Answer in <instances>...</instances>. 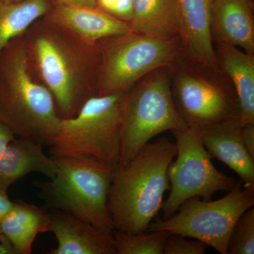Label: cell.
Listing matches in <instances>:
<instances>
[{"label": "cell", "mask_w": 254, "mask_h": 254, "mask_svg": "<svg viewBox=\"0 0 254 254\" xmlns=\"http://www.w3.org/2000/svg\"><path fill=\"white\" fill-rule=\"evenodd\" d=\"M22 39L30 69L53 95L60 118L75 116L97 95L98 43H86L44 17L33 23Z\"/></svg>", "instance_id": "obj_1"}, {"label": "cell", "mask_w": 254, "mask_h": 254, "mask_svg": "<svg viewBox=\"0 0 254 254\" xmlns=\"http://www.w3.org/2000/svg\"><path fill=\"white\" fill-rule=\"evenodd\" d=\"M176 153L175 143L161 137L114 170L108 206L115 230L127 233L148 230L170 190L168 169Z\"/></svg>", "instance_id": "obj_2"}, {"label": "cell", "mask_w": 254, "mask_h": 254, "mask_svg": "<svg viewBox=\"0 0 254 254\" xmlns=\"http://www.w3.org/2000/svg\"><path fill=\"white\" fill-rule=\"evenodd\" d=\"M60 118L53 95L33 76L22 36L0 53V122L15 136L50 145Z\"/></svg>", "instance_id": "obj_3"}, {"label": "cell", "mask_w": 254, "mask_h": 254, "mask_svg": "<svg viewBox=\"0 0 254 254\" xmlns=\"http://www.w3.org/2000/svg\"><path fill=\"white\" fill-rule=\"evenodd\" d=\"M53 158L56 175L50 181L36 183L47 204L113 235L108 201L115 169L91 157Z\"/></svg>", "instance_id": "obj_4"}, {"label": "cell", "mask_w": 254, "mask_h": 254, "mask_svg": "<svg viewBox=\"0 0 254 254\" xmlns=\"http://www.w3.org/2000/svg\"><path fill=\"white\" fill-rule=\"evenodd\" d=\"M126 93L95 95L72 118L60 120L51 156L91 157L118 168L123 144Z\"/></svg>", "instance_id": "obj_5"}, {"label": "cell", "mask_w": 254, "mask_h": 254, "mask_svg": "<svg viewBox=\"0 0 254 254\" xmlns=\"http://www.w3.org/2000/svg\"><path fill=\"white\" fill-rule=\"evenodd\" d=\"M100 66L97 95L127 93L148 73L172 67L182 56L180 38L131 33L98 43Z\"/></svg>", "instance_id": "obj_6"}, {"label": "cell", "mask_w": 254, "mask_h": 254, "mask_svg": "<svg viewBox=\"0 0 254 254\" xmlns=\"http://www.w3.org/2000/svg\"><path fill=\"white\" fill-rule=\"evenodd\" d=\"M187 126L174 101L170 68H160L148 73L125 95L118 167L128 163L153 137Z\"/></svg>", "instance_id": "obj_7"}, {"label": "cell", "mask_w": 254, "mask_h": 254, "mask_svg": "<svg viewBox=\"0 0 254 254\" xmlns=\"http://www.w3.org/2000/svg\"><path fill=\"white\" fill-rule=\"evenodd\" d=\"M254 205V186L237 182L220 199L190 198L173 215L151 222L148 231L177 234L203 242L219 254H227L232 229L242 214Z\"/></svg>", "instance_id": "obj_8"}, {"label": "cell", "mask_w": 254, "mask_h": 254, "mask_svg": "<svg viewBox=\"0 0 254 254\" xmlns=\"http://www.w3.org/2000/svg\"><path fill=\"white\" fill-rule=\"evenodd\" d=\"M170 69L174 101L187 126L201 128L239 118L236 94L225 75L195 67L181 57Z\"/></svg>", "instance_id": "obj_9"}, {"label": "cell", "mask_w": 254, "mask_h": 254, "mask_svg": "<svg viewBox=\"0 0 254 254\" xmlns=\"http://www.w3.org/2000/svg\"><path fill=\"white\" fill-rule=\"evenodd\" d=\"M173 133L176 138V160L168 169L170 192L162 205L163 219L175 213L190 198L210 200L214 193L230 191L237 183L233 177L214 166L198 128L187 126Z\"/></svg>", "instance_id": "obj_10"}, {"label": "cell", "mask_w": 254, "mask_h": 254, "mask_svg": "<svg viewBox=\"0 0 254 254\" xmlns=\"http://www.w3.org/2000/svg\"><path fill=\"white\" fill-rule=\"evenodd\" d=\"M214 0H178L182 60L195 67L223 74L213 45L210 25Z\"/></svg>", "instance_id": "obj_11"}, {"label": "cell", "mask_w": 254, "mask_h": 254, "mask_svg": "<svg viewBox=\"0 0 254 254\" xmlns=\"http://www.w3.org/2000/svg\"><path fill=\"white\" fill-rule=\"evenodd\" d=\"M50 213L49 232L58 242L50 254H118L113 235L66 212Z\"/></svg>", "instance_id": "obj_12"}, {"label": "cell", "mask_w": 254, "mask_h": 254, "mask_svg": "<svg viewBox=\"0 0 254 254\" xmlns=\"http://www.w3.org/2000/svg\"><path fill=\"white\" fill-rule=\"evenodd\" d=\"M240 118H233L198 128L203 144L212 158L237 174L245 186H254V158L244 144Z\"/></svg>", "instance_id": "obj_13"}, {"label": "cell", "mask_w": 254, "mask_h": 254, "mask_svg": "<svg viewBox=\"0 0 254 254\" xmlns=\"http://www.w3.org/2000/svg\"><path fill=\"white\" fill-rule=\"evenodd\" d=\"M44 18L91 44L133 32L128 23L117 19L96 6L54 5Z\"/></svg>", "instance_id": "obj_14"}, {"label": "cell", "mask_w": 254, "mask_h": 254, "mask_svg": "<svg viewBox=\"0 0 254 254\" xmlns=\"http://www.w3.org/2000/svg\"><path fill=\"white\" fill-rule=\"evenodd\" d=\"M252 0H214L212 40L216 45L240 47L254 55V14Z\"/></svg>", "instance_id": "obj_15"}, {"label": "cell", "mask_w": 254, "mask_h": 254, "mask_svg": "<svg viewBox=\"0 0 254 254\" xmlns=\"http://www.w3.org/2000/svg\"><path fill=\"white\" fill-rule=\"evenodd\" d=\"M43 145L28 138H14L0 154V187L4 190L30 173L53 179L58 171L56 161L48 157Z\"/></svg>", "instance_id": "obj_16"}, {"label": "cell", "mask_w": 254, "mask_h": 254, "mask_svg": "<svg viewBox=\"0 0 254 254\" xmlns=\"http://www.w3.org/2000/svg\"><path fill=\"white\" fill-rule=\"evenodd\" d=\"M215 50L220 69L236 94L241 123L254 124V55L229 45H216Z\"/></svg>", "instance_id": "obj_17"}, {"label": "cell", "mask_w": 254, "mask_h": 254, "mask_svg": "<svg viewBox=\"0 0 254 254\" xmlns=\"http://www.w3.org/2000/svg\"><path fill=\"white\" fill-rule=\"evenodd\" d=\"M50 220L46 208L16 200L0 222V227L16 254H30L36 237L49 232Z\"/></svg>", "instance_id": "obj_18"}, {"label": "cell", "mask_w": 254, "mask_h": 254, "mask_svg": "<svg viewBox=\"0 0 254 254\" xmlns=\"http://www.w3.org/2000/svg\"><path fill=\"white\" fill-rule=\"evenodd\" d=\"M129 26L147 36L179 38L178 0H133Z\"/></svg>", "instance_id": "obj_19"}, {"label": "cell", "mask_w": 254, "mask_h": 254, "mask_svg": "<svg viewBox=\"0 0 254 254\" xmlns=\"http://www.w3.org/2000/svg\"><path fill=\"white\" fill-rule=\"evenodd\" d=\"M52 6L48 0L0 2V53L10 42L22 36L37 20L44 17Z\"/></svg>", "instance_id": "obj_20"}, {"label": "cell", "mask_w": 254, "mask_h": 254, "mask_svg": "<svg viewBox=\"0 0 254 254\" xmlns=\"http://www.w3.org/2000/svg\"><path fill=\"white\" fill-rule=\"evenodd\" d=\"M169 235L164 231L127 233L115 230L113 232L118 254H163Z\"/></svg>", "instance_id": "obj_21"}, {"label": "cell", "mask_w": 254, "mask_h": 254, "mask_svg": "<svg viewBox=\"0 0 254 254\" xmlns=\"http://www.w3.org/2000/svg\"><path fill=\"white\" fill-rule=\"evenodd\" d=\"M254 254V209L242 214L232 229L227 254Z\"/></svg>", "instance_id": "obj_22"}, {"label": "cell", "mask_w": 254, "mask_h": 254, "mask_svg": "<svg viewBox=\"0 0 254 254\" xmlns=\"http://www.w3.org/2000/svg\"><path fill=\"white\" fill-rule=\"evenodd\" d=\"M207 248L208 246L200 241L170 234L165 242L163 254H203Z\"/></svg>", "instance_id": "obj_23"}, {"label": "cell", "mask_w": 254, "mask_h": 254, "mask_svg": "<svg viewBox=\"0 0 254 254\" xmlns=\"http://www.w3.org/2000/svg\"><path fill=\"white\" fill-rule=\"evenodd\" d=\"M96 7L129 24L133 16V0H96Z\"/></svg>", "instance_id": "obj_24"}, {"label": "cell", "mask_w": 254, "mask_h": 254, "mask_svg": "<svg viewBox=\"0 0 254 254\" xmlns=\"http://www.w3.org/2000/svg\"><path fill=\"white\" fill-rule=\"evenodd\" d=\"M242 138L246 148L254 158V124H246L243 125Z\"/></svg>", "instance_id": "obj_25"}, {"label": "cell", "mask_w": 254, "mask_h": 254, "mask_svg": "<svg viewBox=\"0 0 254 254\" xmlns=\"http://www.w3.org/2000/svg\"><path fill=\"white\" fill-rule=\"evenodd\" d=\"M14 202L9 199L7 190L0 187V222L12 208Z\"/></svg>", "instance_id": "obj_26"}, {"label": "cell", "mask_w": 254, "mask_h": 254, "mask_svg": "<svg viewBox=\"0 0 254 254\" xmlns=\"http://www.w3.org/2000/svg\"><path fill=\"white\" fill-rule=\"evenodd\" d=\"M53 6L63 5L69 6H87L95 7L96 0H48Z\"/></svg>", "instance_id": "obj_27"}, {"label": "cell", "mask_w": 254, "mask_h": 254, "mask_svg": "<svg viewBox=\"0 0 254 254\" xmlns=\"http://www.w3.org/2000/svg\"><path fill=\"white\" fill-rule=\"evenodd\" d=\"M15 138L13 132L6 125L0 122V154L9 142Z\"/></svg>", "instance_id": "obj_28"}, {"label": "cell", "mask_w": 254, "mask_h": 254, "mask_svg": "<svg viewBox=\"0 0 254 254\" xmlns=\"http://www.w3.org/2000/svg\"><path fill=\"white\" fill-rule=\"evenodd\" d=\"M0 254H16L12 245L0 227Z\"/></svg>", "instance_id": "obj_29"}, {"label": "cell", "mask_w": 254, "mask_h": 254, "mask_svg": "<svg viewBox=\"0 0 254 254\" xmlns=\"http://www.w3.org/2000/svg\"><path fill=\"white\" fill-rule=\"evenodd\" d=\"M25 1V0H0V2L6 3V4H9V3L20 2V1Z\"/></svg>", "instance_id": "obj_30"}]
</instances>
